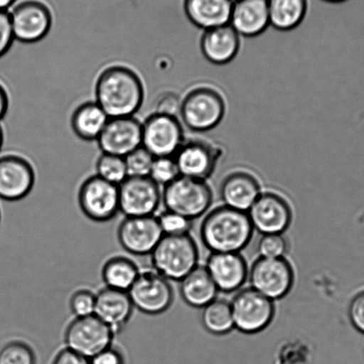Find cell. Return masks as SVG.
<instances>
[{
  "label": "cell",
  "instance_id": "1",
  "mask_svg": "<svg viewBox=\"0 0 364 364\" xmlns=\"http://www.w3.org/2000/svg\"><path fill=\"white\" fill-rule=\"evenodd\" d=\"M95 97L109 118L134 116L143 105V81L129 66L109 65L102 70L95 81Z\"/></svg>",
  "mask_w": 364,
  "mask_h": 364
},
{
  "label": "cell",
  "instance_id": "2",
  "mask_svg": "<svg viewBox=\"0 0 364 364\" xmlns=\"http://www.w3.org/2000/svg\"><path fill=\"white\" fill-rule=\"evenodd\" d=\"M253 230L247 212L221 206L204 218L200 236L212 253H239L249 245Z\"/></svg>",
  "mask_w": 364,
  "mask_h": 364
},
{
  "label": "cell",
  "instance_id": "3",
  "mask_svg": "<svg viewBox=\"0 0 364 364\" xmlns=\"http://www.w3.org/2000/svg\"><path fill=\"white\" fill-rule=\"evenodd\" d=\"M226 109L224 94L214 85L200 83L191 87L182 99L179 118L192 132H206L220 124Z\"/></svg>",
  "mask_w": 364,
  "mask_h": 364
},
{
  "label": "cell",
  "instance_id": "4",
  "mask_svg": "<svg viewBox=\"0 0 364 364\" xmlns=\"http://www.w3.org/2000/svg\"><path fill=\"white\" fill-rule=\"evenodd\" d=\"M150 256L151 268L168 281H182L199 261L196 243L189 235H164Z\"/></svg>",
  "mask_w": 364,
  "mask_h": 364
},
{
  "label": "cell",
  "instance_id": "5",
  "mask_svg": "<svg viewBox=\"0 0 364 364\" xmlns=\"http://www.w3.org/2000/svg\"><path fill=\"white\" fill-rule=\"evenodd\" d=\"M213 200L210 185L205 180L179 176L162 190L166 210L175 212L193 220L206 213Z\"/></svg>",
  "mask_w": 364,
  "mask_h": 364
},
{
  "label": "cell",
  "instance_id": "6",
  "mask_svg": "<svg viewBox=\"0 0 364 364\" xmlns=\"http://www.w3.org/2000/svg\"><path fill=\"white\" fill-rule=\"evenodd\" d=\"M9 12L15 41L37 43L50 33L53 12L45 0H20Z\"/></svg>",
  "mask_w": 364,
  "mask_h": 364
},
{
  "label": "cell",
  "instance_id": "7",
  "mask_svg": "<svg viewBox=\"0 0 364 364\" xmlns=\"http://www.w3.org/2000/svg\"><path fill=\"white\" fill-rule=\"evenodd\" d=\"M178 117L154 112L142 122V146L154 157H174L185 143Z\"/></svg>",
  "mask_w": 364,
  "mask_h": 364
},
{
  "label": "cell",
  "instance_id": "8",
  "mask_svg": "<svg viewBox=\"0 0 364 364\" xmlns=\"http://www.w3.org/2000/svg\"><path fill=\"white\" fill-rule=\"evenodd\" d=\"M128 293L135 309L147 316L165 313L171 306L175 296L171 281L153 268L141 270Z\"/></svg>",
  "mask_w": 364,
  "mask_h": 364
},
{
  "label": "cell",
  "instance_id": "9",
  "mask_svg": "<svg viewBox=\"0 0 364 364\" xmlns=\"http://www.w3.org/2000/svg\"><path fill=\"white\" fill-rule=\"evenodd\" d=\"M235 328L247 334L257 333L269 326L275 314L273 300L252 288L237 293L231 302Z\"/></svg>",
  "mask_w": 364,
  "mask_h": 364
},
{
  "label": "cell",
  "instance_id": "10",
  "mask_svg": "<svg viewBox=\"0 0 364 364\" xmlns=\"http://www.w3.org/2000/svg\"><path fill=\"white\" fill-rule=\"evenodd\" d=\"M115 334L97 316L75 318L65 332L66 348L88 360L112 346Z\"/></svg>",
  "mask_w": 364,
  "mask_h": 364
},
{
  "label": "cell",
  "instance_id": "11",
  "mask_svg": "<svg viewBox=\"0 0 364 364\" xmlns=\"http://www.w3.org/2000/svg\"><path fill=\"white\" fill-rule=\"evenodd\" d=\"M77 203L82 213L97 223L111 221L119 213V186L91 176L81 183Z\"/></svg>",
  "mask_w": 364,
  "mask_h": 364
},
{
  "label": "cell",
  "instance_id": "12",
  "mask_svg": "<svg viewBox=\"0 0 364 364\" xmlns=\"http://www.w3.org/2000/svg\"><path fill=\"white\" fill-rule=\"evenodd\" d=\"M248 277L253 289L273 301L287 296L294 284V271L285 257H259L250 267Z\"/></svg>",
  "mask_w": 364,
  "mask_h": 364
},
{
  "label": "cell",
  "instance_id": "13",
  "mask_svg": "<svg viewBox=\"0 0 364 364\" xmlns=\"http://www.w3.org/2000/svg\"><path fill=\"white\" fill-rule=\"evenodd\" d=\"M119 212L126 217H151L161 207L162 191L149 176H129L119 186Z\"/></svg>",
  "mask_w": 364,
  "mask_h": 364
},
{
  "label": "cell",
  "instance_id": "14",
  "mask_svg": "<svg viewBox=\"0 0 364 364\" xmlns=\"http://www.w3.org/2000/svg\"><path fill=\"white\" fill-rule=\"evenodd\" d=\"M223 156L221 146L201 139L186 140L174 155L180 176L206 180L213 174Z\"/></svg>",
  "mask_w": 364,
  "mask_h": 364
},
{
  "label": "cell",
  "instance_id": "15",
  "mask_svg": "<svg viewBox=\"0 0 364 364\" xmlns=\"http://www.w3.org/2000/svg\"><path fill=\"white\" fill-rule=\"evenodd\" d=\"M36 173L26 157L18 154L0 155V199L18 201L33 191Z\"/></svg>",
  "mask_w": 364,
  "mask_h": 364
},
{
  "label": "cell",
  "instance_id": "16",
  "mask_svg": "<svg viewBox=\"0 0 364 364\" xmlns=\"http://www.w3.org/2000/svg\"><path fill=\"white\" fill-rule=\"evenodd\" d=\"M247 214L253 229L262 235L284 233L292 221L289 201L280 193L272 191L262 192Z\"/></svg>",
  "mask_w": 364,
  "mask_h": 364
},
{
  "label": "cell",
  "instance_id": "17",
  "mask_svg": "<svg viewBox=\"0 0 364 364\" xmlns=\"http://www.w3.org/2000/svg\"><path fill=\"white\" fill-rule=\"evenodd\" d=\"M117 237L127 252L143 257L151 255L164 233L155 215L126 217L119 225Z\"/></svg>",
  "mask_w": 364,
  "mask_h": 364
},
{
  "label": "cell",
  "instance_id": "18",
  "mask_svg": "<svg viewBox=\"0 0 364 364\" xmlns=\"http://www.w3.org/2000/svg\"><path fill=\"white\" fill-rule=\"evenodd\" d=\"M97 142L102 154L124 158L142 146V122L135 116L109 118Z\"/></svg>",
  "mask_w": 364,
  "mask_h": 364
},
{
  "label": "cell",
  "instance_id": "19",
  "mask_svg": "<svg viewBox=\"0 0 364 364\" xmlns=\"http://www.w3.org/2000/svg\"><path fill=\"white\" fill-rule=\"evenodd\" d=\"M262 192L257 176L243 168L228 172L219 190L224 206L242 212H248Z\"/></svg>",
  "mask_w": 364,
  "mask_h": 364
},
{
  "label": "cell",
  "instance_id": "20",
  "mask_svg": "<svg viewBox=\"0 0 364 364\" xmlns=\"http://www.w3.org/2000/svg\"><path fill=\"white\" fill-rule=\"evenodd\" d=\"M206 269L218 291H238L248 278L247 263L240 253H212L207 261Z\"/></svg>",
  "mask_w": 364,
  "mask_h": 364
},
{
  "label": "cell",
  "instance_id": "21",
  "mask_svg": "<svg viewBox=\"0 0 364 364\" xmlns=\"http://www.w3.org/2000/svg\"><path fill=\"white\" fill-rule=\"evenodd\" d=\"M134 307L128 292L104 288L97 293L95 316L111 328L115 335L120 333L132 320Z\"/></svg>",
  "mask_w": 364,
  "mask_h": 364
},
{
  "label": "cell",
  "instance_id": "22",
  "mask_svg": "<svg viewBox=\"0 0 364 364\" xmlns=\"http://www.w3.org/2000/svg\"><path fill=\"white\" fill-rule=\"evenodd\" d=\"M229 24L240 37L259 36L270 26L267 0H235Z\"/></svg>",
  "mask_w": 364,
  "mask_h": 364
},
{
  "label": "cell",
  "instance_id": "23",
  "mask_svg": "<svg viewBox=\"0 0 364 364\" xmlns=\"http://www.w3.org/2000/svg\"><path fill=\"white\" fill-rule=\"evenodd\" d=\"M201 54L215 65H225L238 55L240 36L230 24L204 31L200 41Z\"/></svg>",
  "mask_w": 364,
  "mask_h": 364
},
{
  "label": "cell",
  "instance_id": "24",
  "mask_svg": "<svg viewBox=\"0 0 364 364\" xmlns=\"http://www.w3.org/2000/svg\"><path fill=\"white\" fill-rule=\"evenodd\" d=\"M232 3V0H183V10L190 22L204 31L229 24Z\"/></svg>",
  "mask_w": 364,
  "mask_h": 364
},
{
  "label": "cell",
  "instance_id": "25",
  "mask_svg": "<svg viewBox=\"0 0 364 364\" xmlns=\"http://www.w3.org/2000/svg\"><path fill=\"white\" fill-rule=\"evenodd\" d=\"M180 282V293L183 301L191 306L203 309L217 299L218 289L206 267L198 266Z\"/></svg>",
  "mask_w": 364,
  "mask_h": 364
},
{
  "label": "cell",
  "instance_id": "26",
  "mask_svg": "<svg viewBox=\"0 0 364 364\" xmlns=\"http://www.w3.org/2000/svg\"><path fill=\"white\" fill-rule=\"evenodd\" d=\"M109 119V116L97 102H87L73 112L70 125L79 139L92 142L97 140Z\"/></svg>",
  "mask_w": 364,
  "mask_h": 364
},
{
  "label": "cell",
  "instance_id": "27",
  "mask_svg": "<svg viewBox=\"0 0 364 364\" xmlns=\"http://www.w3.org/2000/svg\"><path fill=\"white\" fill-rule=\"evenodd\" d=\"M270 26L289 31L298 28L306 18L307 0H267Z\"/></svg>",
  "mask_w": 364,
  "mask_h": 364
},
{
  "label": "cell",
  "instance_id": "28",
  "mask_svg": "<svg viewBox=\"0 0 364 364\" xmlns=\"http://www.w3.org/2000/svg\"><path fill=\"white\" fill-rule=\"evenodd\" d=\"M140 269L135 261L124 256L109 259L102 268L105 287L128 292L139 277Z\"/></svg>",
  "mask_w": 364,
  "mask_h": 364
},
{
  "label": "cell",
  "instance_id": "29",
  "mask_svg": "<svg viewBox=\"0 0 364 364\" xmlns=\"http://www.w3.org/2000/svg\"><path fill=\"white\" fill-rule=\"evenodd\" d=\"M201 323L208 332L214 335H225L235 328L231 303L215 299L203 309Z\"/></svg>",
  "mask_w": 364,
  "mask_h": 364
},
{
  "label": "cell",
  "instance_id": "30",
  "mask_svg": "<svg viewBox=\"0 0 364 364\" xmlns=\"http://www.w3.org/2000/svg\"><path fill=\"white\" fill-rule=\"evenodd\" d=\"M97 176L115 186H119L127 178L128 172L123 157L117 155L102 154L95 165Z\"/></svg>",
  "mask_w": 364,
  "mask_h": 364
},
{
  "label": "cell",
  "instance_id": "31",
  "mask_svg": "<svg viewBox=\"0 0 364 364\" xmlns=\"http://www.w3.org/2000/svg\"><path fill=\"white\" fill-rule=\"evenodd\" d=\"M36 356L26 342L13 341L0 349V364H35Z\"/></svg>",
  "mask_w": 364,
  "mask_h": 364
},
{
  "label": "cell",
  "instance_id": "32",
  "mask_svg": "<svg viewBox=\"0 0 364 364\" xmlns=\"http://www.w3.org/2000/svg\"><path fill=\"white\" fill-rule=\"evenodd\" d=\"M288 250L289 242L284 233L262 235L257 245L260 257L266 259H284Z\"/></svg>",
  "mask_w": 364,
  "mask_h": 364
},
{
  "label": "cell",
  "instance_id": "33",
  "mask_svg": "<svg viewBox=\"0 0 364 364\" xmlns=\"http://www.w3.org/2000/svg\"><path fill=\"white\" fill-rule=\"evenodd\" d=\"M180 176L174 157L154 158L149 178L159 186L164 187Z\"/></svg>",
  "mask_w": 364,
  "mask_h": 364
},
{
  "label": "cell",
  "instance_id": "34",
  "mask_svg": "<svg viewBox=\"0 0 364 364\" xmlns=\"http://www.w3.org/2000/svg\"><path fill=\"white\" fill-rule=\"evenodd\" d=\"M156 218L162 233L166 236L186 235L192 228L193 220L175 212L166 210Z\"/></svg>",
  "mask_w": 364,
  "mask_h": 364
},
{
  "label": "cell",
  "instance_id": "35",
  "mask_svg": "<svg viewBox=\"0 0 364 364\" xmlns=\"http://www.w3.org/2000/svg\"><path fill=\"white\" fill-rule=\"evenodd\" d=\"M154 158L143 146H140L135 151H132V153L124 157L128 176H135V178L149 176Z\"/></svg>",
  "mask_w": 364,
  "mask_h": 364
},
{
  "label": "cell",
  "instance_id": "36",
  "mask_svg": "<svg viewBox=\"0 0 364 364\" xmlns=\"http://www.w3.org/2000/svg\"><path fill=\"white\" fill-rule=\"evenodd\" d=\"M97 294L91 289H79L73 293L69 300L70 311L75 318L94 316Z\"/></svg>",
  "mask_w": 364,
  "mask_h": 364
},
{
  "label": "cell",
  "instance_id": "37",
  "mask_svg": "<svg viewBox=\"0 0 364 364\" xmlns=\"http://www.w3.org/2000/svg\"><path fill=\"white\" fill-rule=\"evenodd\" d=\"M15 41L9 11H0V58L10 50Z\"/></svg>",
  "mask_w": 364,
  "mask_h": 364
},
{
  "label": "cell",
  "instance_id": "38",
  "mask_svg": "<svg viewBox=\"0 0 364 364\" xmlns=\"http://www.w3.org/2000/svg\"><path fill=\"white\" fill-rule=\"evenodd\" d=\"M348 316L353 326L364 333V291L353 296L349 304Z\"/></svg>",
  "mask_w": 364,
  "mask_h": 364
},
{
  "label": "cell",
  "instance_id": "39",
  "mask_svg": "<svg viewBox=\"0 0 364 364\" xmlns=\"http://www.w3.org/2000/svg\"><path fill=\"white\" fill-rule=\"evenodd\" d=\"M90 364H124L122 351L111 346L90 359Z\"/></svg>",
  "mask_w": 364,
  "mask_h": 364
},
{
  "label": "cell",
  "instance_id": "40",
  "mask_svg": "<svg viewBox=\"0 0 364 364\" xmlns=\"http://www.w3.org/2000/svg\"><path fill=\"white\" fill-rule=\"evenodd\" d=\"M180 105H181V101L176 95L166 94L159 100L155 112L178 117L176 114L178 113L179 115Z\"/></svg>",
  "mask_w": 364,
  "mask_h": 364
},
{
  "label": "cell",
  "instance_id": "41",
  "mask_svg": "<svg viewBox=\"0 0 364 364\" xmlns=\"http://www.w3.org/2000/svg\"><path fill=\"white\" fill-rule=\"evenodd\" d=\"M52 364H90V360L65 348L58 353Z\"/></svg>",
  "mask_w": 364,
  "mask_h": 364
},
{
  "label": "cell",
  "instance_id": "42",
  "mask_svg": "<svg viewBox=\"0 0 364 364\" xmlns=\"http://www.w3.org/2000/svg\"><path fill=\"white\" fill-rule=\"evenodd\" d=\"M9 108V95L4 84L0 82V122L5 118Z\"/></svg>",
  "mask_w": 364,
  "mask_h": 364
},
{
  "label": "cell",
  "instance_id": "43",
  "mask_svg": "<svg viewBox=\"0 0 364 364\" xmlns=\"http://www.w3.org/2000/svg\"><path fill=\"white\" fill-rule=\"evenodd\" d=\"M17 0H0V11H9Z\"/></svg>",
  "mask_w": 364,
  "mask_h": 364
},
{
  "label": "cell",
  "instance_id": "44",
  "mask_svg": "<svg viewBox=\"0 0 364 364\" xmlns=\"http://www.w3.org/2000/svg\"><path fill=\"white\" fill-rule=\"evenodd\" d=\"M3 144H4V130L0 124V151L2 149Z\"/></svg>",
  "mask_w": 364,
  "mask_h": 364
},
{
  "label": "cell",
  "instance_id": "45",
  "mask_svg": "<svg viewBox=\"0 0 364 364\" xmlns=\"http://www.w3.org/2000/svg\"><path fill=\"white\" fill-rule=\"evenodd\" d=\"M324 2L331 3V4H338V3H343L346 1V0H323Z\"/></svg>",
  "mask_w": 364,
  "mask_h": 364
},
{
  "label": "cell",
  "instance_id": "46",
  "mask_svg": "<svg viewBox=\"0 0 364 364\" xmlns=\"http://www.w3.org/2000/svg\"><path fill=\"white\" fill-rule=\"evenodd\" d=\"M232 1H235V0H232Z\"/></svg>",
  "mask_w": 364,
  "mask_h": 364
}]
</instances>
